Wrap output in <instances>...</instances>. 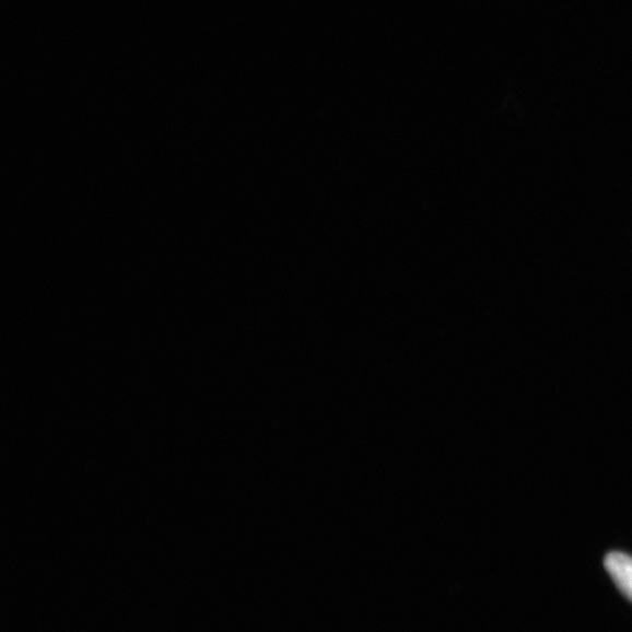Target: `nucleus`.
<instances>
[{"label": "nucleus", "instance_id": "1", "mask_svg": "<svg viewBox=\"0 0 632 632\" xmlns=\"http://www.w3.org/2000/svg\"><path fill=\"white\" fill-rule=\"evenodd\" d=\"M605 567L615 585L632 602V558L619 552L609 553Z\"/></svg>", "mask_w": 632, "mask_h": 632}]
</instances>
